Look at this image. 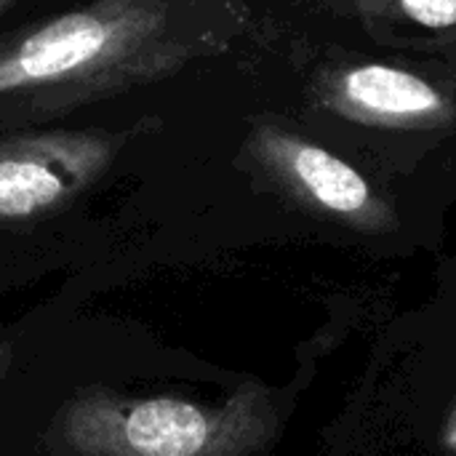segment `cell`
I'll use <instances>...</instances> for the list:
<instances>
[{"label":"cell","instance_id":"6da1fadb","mask_svg":"<svg viewBox=\"0 0 456 456\" xmlns=\"http://www.w3.org/2000/svg\"><path fill=\"white\" fill-rule=\"evenodd\" d=\"M214 51L192 0H94L0 45V128L166 80Z\"/></svg>","mask_w":456,"mask_h":456},{"label":"cell","instance_id":"7a4b0ae2","mask_svg":"<svg viewBox=\"0 0 456 456\" xmlns=\"http://www.w3.org/2000/svg\"><path fill=\"white\" fill-rule=\"evenodd\" d=\"M131 136L134 128L0 136V219H29L61 206L94 182Z\"/></svg>","mask_w":456,"mask_h":456},{"label":"cell","instance_id":"3957f363","mask_svg":"<svg viewBox=\"0 0 456 456\" xmlns=\"http://www.w3.org/2000/svg\"><path fill=\"white\" fill-rule=\"evenodd\" d=\"M72 438L91 454L203 456L219 438L216 422L192 403L152 398L126 406H86Z\"/></svg>","mask_w":456,"mask_h":456},{"label":"cell","instance_id":"277c9868","mask_svg":"<svg viewBox=\"0 0 456 456\" xmlns=\"http://www.w3.org/2000/svg\"><path fill=\"white\" fill-rule=\"evenodd\" d=\"M254 152L278 176L331 214L363 216L377 206L366 179L313 142L278 128H259L254 136Z\"/></svg>","mask_w":456,"mask_h":456},{"label":"cell","instance_id":"5b68a950","mask_svg":"<svg viewBox=\"0 0 456 456\" xmlns=\"http://www.w3.org/2000/svg\"><path fill=\"white\" fill-rule=\"evenodd\" d=\"M334 102L363 120L385 126L433 123L446 115V99L425 77L387 64H358L331 80Z\"/></svg>","mask_w":456,"mask_h":456},{"label":"cell","instance_id":"8992f818","mask_svg":"<svg viewBox=\"0 0 456 456\" xmlns=\"http://www.w3.org/2000/svg\"><path fill=\"white\" fill-rule=\"evenodd\" d=\"M401 11L430 29H446L456 24V0H398Z\"/></svg>","mask_w":456,"mask_h":456},{"label":"cell","instance_id":"52a82bcc","mask_svg":"<svg viewBox=\"0 0 456 456\" xmlns=\"http://www.w3.org/2000/svg\"><path fill=\"white\" fill-rule=\"evenodd\" d=\"M11 3H16V0H0V13H3V11H5V8L11 5Z\"/></svg>","mask_w":456,"mask_h":456},{"label":"cell","instance_id":"ba28073f","mask_svg":"<svg viewBox=\"0 0 456 456\" xmlns=\"http://www.w3.org/2000/svg\"><path fill=\"white\" fill-rule=\"evenodd\" d=\"M452 438L456 441V419H454V428H452Z\"/></svg>","mask_w":456,"mask_h":456}]
</instances>
